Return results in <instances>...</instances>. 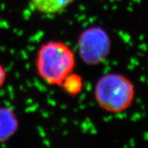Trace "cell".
<instances>
[{"label":"cell","mask_w":148,"mask_h":148,"mask_svg":"<svg viewBox=\"0 0 148 148\" xmlns=\"http://www.w3.org/2000/svg\"><path fill=\"white\" fill-rule=\"evenodd\" d=\"M75 65L76 57L73 49L62 42H47L37 51V73L51 86H60L66 76L73 73Z\"/></svg>","instance_id":"1"},{"label":"cell","mask_w":148,"mask_h":148,"mask_svg":"<svg viewBox=\"0 0 148 148\" xmlns=\"http://www.w3.org/2000/svg\"><path fill=\"white\" fill-rule=\"evenodd\" d=\"M135 87L132 80L121 73H111L102 76L96 82L94 96L103 110L111 113L125 112L132 105Z\"/></svg>","instance_id":"2"},{"label":"cell","mask_w":148,"mask_h":148,"mask_svg":"<svg viewBox=\"0 0 148 148\" xmlns=\"http://www.w3.org/2000/svg\"><path fill=\"white\" fill-rule=\"evenodd\" d=\"M60 86L63 87L65 92L69 95L75 96L78 95L82 89V79L79 75L73 73L66 76Z\"/></svg>","instance_id":"6"},{"label":"cell","mask_w":148,"mask_h":148,"mask_svg":"<svg viewBox=\"0 0 148 148\" xmlns=\"http://www.w3.org/2000/svg\"><path fill=\"white\" fill-rule=\"evenodd\" d=\"M79 54L85 64L97 65L105 60L110 51V39L99 27L84 30L79 37Z\"/></svg>","instance_id":"3"},{"label":"cell","mask_w":148,"mask_h":148,"mask_svg":"<svg viewBox=\"0 0 148 148\" xmlns=\"http://www.w3.org/2000/svg\"><path fill=\"white\" fill-rule=\"evenodd\" d=\"M6 78H7V73H6L5 70L4 66L0 64V88L4 86Z\"/></svg>","instance_id":"7"},{"label":"cell","mask_w":148,"mask_h":148,"mask_svg":"<svg viewBox=\"0 0 148 148\" xmlns=\"http://www.w3.org/2000/svg\"><path fill=\"white\" fill-rule=\"evenodd\" d=\"M18 125L14 111L9 107H0V143L9 140L17 132Z\"/></svg>","instance_id":"4"},{"label":"cell","mask_w":148,"mask_h":148,"mask_svg":"<svg viewBox=\"0 0 148 148\" xmlns=\"http://www.w3.org/2000/svg\"><path fill=\"white\" fill-rule=\"evenodd\" d=\"M74 0H30L36 11L43 14H57L67 8Z\"/></svg>","instance_id":"5"}]
</instances>
